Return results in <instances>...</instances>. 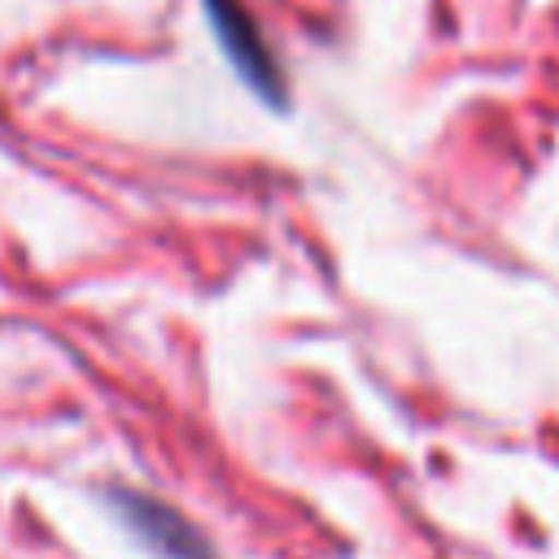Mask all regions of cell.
I'll return each mask as SVG.
<instances>
[{"mask_svg":"<svg viewBox=\"0 0 559 559\" xmlns=\"http://www.w3.org/2000/svg\"><path fill=\"white\" fill-rule=\"evenodd\" d=\"M205 13H210V26L218 35V44L227 48L231 66L240 70V79L266 96V100H284V79H280V66L262 39V26L258 17L240 4V0H205Z\"/></svg>","mask_w":559,"mask_h":559,"instance_id":"1","label":"cell"},{"mask_svg":"<svg viewBox=\"0 0 559 559\" xmlns=\"http://www.w3.org/2000/svg\"><path fill=\"white\" fill-rule=\"evenodd\" d=\"M122 507L131 511V520L140 524V533L153 537V546H162L166 555H175V559H205L201 537L175 511H166V507H157L148 498H122Z\"/></svg>","mask_w":559,"mask_h":559,"instance_id":"2","label":"cell"}]
</instances>
